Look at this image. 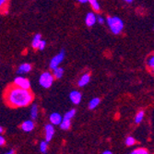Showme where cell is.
<instances>
[{"mask_svg":"<svg viewBox=\"0 0 154 154\" xmlns=\"http://www.w3.org/2000/svg\"><path fill=\"white\" fill-rule=\"evenodd\" d=\"M78 1H79V3L85 4V3H87V2H88V0H78Z\"/></svg>","mask_w":154,"mask_h":154,"instance_id":"obj_30","label":"cell"},{"mask_svg":"<svg viewBox=\"0 0 154 154\" xmlns=\"http://www.w3.org/2000/svg\"><path fill=\"white\" fill-rule=\"evenodd\" d=\"M14 85L19 87V88L24 89V90H30L31 89L30 80L28 79H26L25 77H21V76L15 78V79H14Z\"/></svg>","mask_w":154,"mask_h":154,"instance_id":"obj_5","label":"cell"},{"mask_svg":"<svg viewBox=\"0 0 154 154\" xmlns=\"http://www.w3.org/2000/svg\"><path fill=\"white\" fill-rule=\"evenodd\" d=\"M144 116H145V112L143 110L141 111H139L138 113L135 116V123L136 124H139V123H141L143 118H144Z\"/></svg>","mask_w":154,"mask_h":154,"instance_id":"obj_21","label":"cell"},{"mask_svg":"<svg viewBox=\"0 0 154 154\" xmlns=\"http://www.w3.org/2000/svg\"><path fill=\"white\" fill-rule=\"evenodd\" d=\"M9 3V0H0V13L8 14V5Z\"/></svg>","mask_w":154,"mask_h":154,"instance_id":"obj_14","label":"cell"},{"mask_svg":"<svg viewBox=\"0 0 154 154\" xmlns=\"http://www.w3.org/2000/svg\"><path fill=\"white\" fill-rule=\"evenodd\" d=\"M47 149H48V143L46 141H42L40 144V150L42 153L45 154L47 152Z\"/></svg>","mask_w":154,"mask_h":154,"instance_id":"obj_24","label":"cell"},{"mask_svg":"<svg viewBox=\"0 0 154 154\" xmlns=\"http://www.w3.org/2000/svg\"><path fill=\"white\" fill-rule=\"evenodd\" d=\"M82 95L79 91H73L69 93V99L74 104H79L81 102Z\"/></svg>","mask_w":154,"mask_h":154,"instance_id":"obj_7","label":"cell"},{"mask_svg":"<svg viewBox=\"0 0 154 154\" xmlns=\"http://www.w3.org/2000/svg\"><path fill=\"white\" fill-rule=\"evenodd\" d=\"M130 154H149V152L145 148H137L134 149Z\"/></svg>","mask_w":154,"mask_h":154,"instance_id":"obj_22","label":"cell"},{"mask_svg":"<svg viewBox=\"0 0 154 154\" xmlns=\"http://www.w3.org/2000/svg\"><path fill=\"white\" fill-rule=\"evenodd\" d=\"M32 65L29 64V63H24V64H21L19 68H18V70H17V73L21 75V74H27V73H29L31 70H32Z\"/></svg>","mask_w":154,"mask_h":154,"instance_id":"obj_11","label":"cell"},{"mask_svg":"<svg viewBox=\"0 0 154 154\" xmlns=\"http://www.w3.org/2000/svg\"><path fill=\"white\" fill-rule=\"evenodd\" d=\"M5 143H6L5 138H4L2 136H0V146H3V145H5Z\"/></svg>","mask_w":154,"mask_h":154,"instance_id":"obj_28","label":"cell"},{"mask_svg":"<svg viewBox=\"0 0 154 154\" xmlns=\"http://www.w3.org/2000/svg\"><path fill=\"white\" fill-rule=\"evenodd\" d=\"M97 20H96V15L93 12H89L86 18H85V23L88 27H92L96 24Z\"/></svg>","mask_w":154,"mask_h":154,"instance_id":"obj_9","label":"cell"},{"mask_svg":"<svg viewBox=\"0 0 154 154\" xmlns=\"http://www.w3.org/2000/svg\"><path fill=\"white\" fill-rule=\"evenodd\" d=\"M65 57H66V53H65V50H61L55 57H54L51 61H50V64H49V66L51 69H54L55 67L59 66V65L63 62V60L65 59Z\"/></svg>","mask_w":154,"mask_h":154,"instance_id":"obj_4","label":"cell"},{"mask_svg":"<svg viewBox=\"0 0 154 154\" xmlns=\"http://www.w3.org/2000/svg\"><path fill=\"white\" fill-rule=\"evenodd\" d=\"M62 116H61V115L60 114H58V113H53L51 116H50V117H49V120H50V122H51V124L53 125H59V124L61 123V121H62Z\"/></svg>","mask_w":154,"mask_h":154,"instance_id":"obj_12","label":"cell"},{"mask_svg":"<svg viewBox=\"0 0 154 154\" xmlns=\"http://www.w3.org/2000/svg\"><path fill=\"white\" fill-rule=\"evenodd\" d=\"M59 127L63 130H68L71 127V121L70 120H64L62 119L61 123L59 124Z\"/></svg>","mask_w":154,"mask_h":154,"instance_id":"obj_16","label":"cell"},{"mask_svg":"<svg viewBox=\"0 0 154 154\" xmlns=\"http://www.w3.org/2000/svg\"><path fill=\"white\" fill-rule=\"evenodd\" d=\"M34 122L33 120H27V121H24L22 124H21V129L25 132H31L34 129Z\"/></svg>","mask_w":154,"mask_h":154,"instance_id":"obj_8","label":"cell"},{"mask_svg":"<svg viewBox=\"0 0 154 154\" xmlns=\"http://www.w3.org/2000/svg\"><path fill=\"white\" fill-rule=\"evenodd\" d=\"M3 131H4L3 128H2V127H0V134H1V133H3Z\"/></svg>","mask_w":154,"mask_h":154,"instance_id":"obj_33","label":"cell"},{"mask_svg":"<svg viewBox=\"0 0 154 154\" xmlns=\"http://www.w3.org/2000/svg\"><path fill=\"white\" fill-rule=\"evenodd\" d=\"M106 23L109 27L110 31L112 33H114L116 35L120 34L124 29V21L122 19L116 16H110L106 19Z\"/></svg>","mask_w":154,"mask_h":154,"instance_id":"obj_2","label":"cell"},{"mask_svg":"<svg viewBox=\"0 0 154 154\" xmlns=\"http://www.w3.org/2000/svg\"><path fill=\"white\" fill-rule=\"evenodd\" d=\"M38 112H39V109H38L37 104L33 103V104L32 105V108H31V114H30L31 119H32V120L37 119V117H38Z\"/></svg>","mask_w":154,"mask_h":154,"instance_id":"obj_15","label":"cell"},{"mask_svg":"<svg viewBox=\"0 0 154 154\" xmlns=\"http://www.w3.org/2000/svg\"><path fill=\"white\" fill-rule=\"evenodd\" d=\"M45 141L48 143L52 140V138L54 135V128L52 124H48L45 128Z\"/></svg>","mask_w":154,"mask_h":154,"instance_id":"obj_6","label":"cell"},{"mask_svg":"<svg viewBox=\"0 0 154 154\" xmlns=\"http://www.w3.org/2000/svg\"><path fill=\"white\" fill-rule=\"evenodd\" d=\"M6 154H15V150H14V149H10V150L8 151Z\"/></svg>","mask_w":154,"mask_h":154,"instance_id":"obj_29","label":"cell"},{"mask_svg":"<svg viewBox=\"0 0 154 154\" xmlns=\"http://www.w3.org/2000/svg\"><path fill=\"white\" fill-rule=\"evenodd\" d=\"M54 78L53 76L52 73L46 71V72H44L42 74L39 78V84L40 85L45 88V89H49L54 83Z\"/></svg>","mask_w":154,"mask_h":154,"instance_id":"obj_3","label":"cell"},{"mask_svg":"<svg viewBox=\"0 0 154 154\" xmlns=\"http://www.w3.org/2000/svg\"><path fill=\"white\" fill-rule=\"evenodd\" d=\"M147 66L149 68H150L151 70H153V68H154V57H153V55H150V57H148V59H147Z\"/></svg>","mask_w":154,"mask_h":154,"instance_id":"obj_23","label":"cell"},{"mask_svg":"<svg viewBox=\"0 0 154 154\" xmlns=\"http://www.w3.org/2000/svg\"><path fill=\"white\" fill-rule=\"evenodd\" d=\"M90 81H91V75L89 73H85V74H83L80 77V79H79L78 85H79V87L83 88V87H85L86 85H88Z\"/></svg>","mask_w":154,"mask_h":154,"instance_id":"obj_10","label":"cell"},{"mask_svg":"<svg viewBox=\"0 0 154 154\" xmlns=\"http://www.w3.org/2000/svg\"><path fill=\"white\" fill-rule=\"evenodd\" d=\"M53 76H54V79H61L62 77H63V75H64V68L63 67H59V66H57V67H55L54 69H53Z\"/></svg>","mask_w":154,"mask_h":154,"instance_id":"obj_13","label":"cell"},{"mask_svg":"<svg viewBox=\"0 0 154 154\" xmlns=\"http://www.w3.org/2000/svg\"><path fill=\"white\" fill-rule=\"evenodd\" d=\"M45 47H46V42H45V40H41L37 49H39V50H41V51H43Z\"/></svg>","mask_w":154,"mask_h":154,"instance_id":"obj_26","label":"cell"},{"mask_svg":"<svg viewBox=\"0 0 154 154\" xmlns=\"http://www.w3.org/2000/svg\"><path fill=\"white\" fill-rule=\"evenodd\" d=\"M100 99L99 98H93V99H91V101H90V103H89V109L90 110H93V109H95L98 105L100 104Z\"/></svg>","mask_w":154,"mask_h":154,"instance_id":"obj_18","label":"cell"},{"mask_svg":"<svg viewBox=\"0 0 154 154\" xmlns=\"http://www.w3.org/2000/svg\"><path fill=\"white\" fill-rule=\"evenodd\" d=\"M135 143H136V139L133 137H128L125 138V145L127 146L131 147V146L135 145Z\"/></svg>","mask_w":154,"mask_h":154,"instance_id":"obj_25","label":"cell"},{"mask_svg":"<svg viewBox=\"0 0 154 154\" xmlns=\"http://www.w3.org/2000/svg\"><path fill=\"white\" fill-rule=\"evenodd\" d=\"M103 154H113V152L110 151V150H105Z\"/></svg>","mask_w":154,"mask_h":154,"instance_id":"obj_31","label":"cell"},{"mask_svg":"<svg viewBox=\"0 0 154 154\" xmlns=\"http://www.w3.org/2000/svg\"><path fill=\"white\" fill-rule=\"evenodd\" d=\"M96 20L98 21V23H100V24H103L104 23V19L102 17V16H98V17H96Z\"/></svg>","mask_w":154,"mask_h":154,"instance_id":"obj_27","label":"cell"},{"mask_svg":"<svg viewBox=\"0 0 154 154\" xmlns=\"http://www.w3.org/2000/svg\"><path fill=\"white\" fill-rule=\"evenodd\" d=\"M75 115H76V109H71L70 111L66 112L62 119H64V120H70L71 121V119L75 116Z\"/></svg>","mask_w":154,"mask_h":154,"instance_id":"obj_19","label":"cell"},{"mask_svg":"<svg viewBox=\"0 0 154 154\" xmlns=\"http://www.w3.org/2000/svg\"><path fill=\"white\" fill-rule=\"evenodd\" d=\"M125 2H127V3H132L134 0H124Z\"/></svg>","mask_w":154,"mask_h":154,"instance_id":"obj_32","label":"cell"},{"mask_svg":"<svg viewBox=\"0 0 154 154\" xmlns=\"http://www.w3.org/2000/svg\"><path fill=\"white\" fill-rule=\"evenodd\" d=\"M6 101L8 104L14 108L26 107L33 101V93L30 90H24L15 85L10 86L6 91Z\"/></svg>","mask_w":154,"mask_h":154,"instance_id":"obj_1","label":"cell"},{"mask_svg":"<svg viewBox=\"0 0 154 154\" xmlns=\"http://www.w3.org/2000/svg\"><path fill=\"white\" fill-rule=\"evenodd\" d=\"M88 2L91 4V8H93L94 11H96V12L100 11L101 6H100L99 2H98V0H88Z\"/></svg>","mask_w":154,"mask_h":154,"instance_id":"obj_20","label":"cell"},{"mask_svg":"<svg viewBox=\"0 0 154 154\" xmlns=\"http://www.w3.org/2000/svg\"><path fill=\"white\" fill-rule=\"evenodd\" d=\"M42 40V35L40 33H37L34 35L33 39H32V48L34 49H37L38 48V45H39V43H40V41Z\"/></svg>","mask_w":154,"mask_h":154,"instance_id":"obj_17","label":"cell"}]
</instances>
